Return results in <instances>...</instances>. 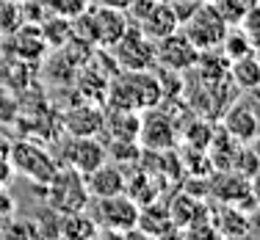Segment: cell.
Here are the masks:
<instances>
[{"instance_id":"18","label":"cell","mask_w":260,"mask_h":240,"mask_svg":"<svg viewBox=\"0 0 260 240\" xmlns=\"http://www.w3.org/2000/svg\"><path fill=\"white\" fill-rule=\"evenodd\" d=\"M210 226H213L216 235H224V237H235V235H246L249 232V213L246 210H238V207H221L219 210V218H208Z\"/></svg>"},{"instance_id":"25","label":"cell","mask_w":260,"mask_h":240,"mask_svg":"<svg viewBox=\"0 0 260 240\" xmlns=\"http://www.w3.org/2000/svg\"><path fill=\"white\" fill-rule=\"evenodd\" d=\"M9 149H11V141L0 133V163H9Z\"/></svg>"},{"instance_id":"14","label":"cell","mask_w":260,"mask_h":240,"mask_svg":"<svg viewBox=\"0 0 260 240\" xmlns=\"http://www.w3.org/2000/svg\"><path fill=\"white\" fill-rule=\"evenodd\" d=\"M86 188H89V196H111V193H122L125 190V169H119L116 163L105 160L94 171L83 174Z\"/></svg>"},{"instance_id":"23","label":"cell","mask_w":260,"mask_h":240,"mask_svg":"<svg viewBox=\"0 0 260 240\" xmlns=\"http://www.w3.org/2000/svg\"><path fill=\"white\" fill-rule=\"evenodd\" d=\"M50 14L55 17H64V20H75L78 14H83L89 9V0H42Z\"/></svg>"},{"instance_id":"12","label":"cell","mask_w":260,"mask_h":240,"mask_svg":"<svg viewBox=\"0 0 260 240\" xmlns=\"http://www.w3.org/2000/svg\"><path fill=\"white\" fill-rule=\"evenodd\" d=\"M136 25H139V30L147 39L158 42V39H164V36L175 33V30L180 28V20H177V11L172 3H152V9L147 11Z\"/></svg>"},{"instance_id":"1","label":"cell","mask_w":260,"mask_h":240,"mask_svg":"<svg viewBox=\"0 0 260 240\" xmlns=\"http://www.w3.org/2000/svg\"><path fill=\"white\" fill-rule=\"evenodd\" d=\"M160 83L155 72L150 69H119L105 86V105L108 108H127V110H147L160 105Z\"/></svg>"},{"instance_id":"10","label":"cell","mask_w":260,"mask_h":240,"mask_svg":"<svg viewBox=\"0 0 260 240\" xmlns=\"http://www.w3.org/2000/svg\"><path fill=\"white\" fill-rule=\"evenodd\" d=\"M61 157H64V166H72L80 174H89L100 163H105V146L97 141V135H70L61 144Z\"/></svg>"},{"instance_id":"7","label":"cell","mask_w":260,"mask_h":240,"mask_svg":"<svg viewBox=\"0 0 260 240\" xmlns=\"http://www.w3.org/2000/svg\"><path fill=\"white\" fill-rule=\"evenodd\" d=\"M114 61L119 69H152L155 66V42L147 39L136 22H130L122 39L114 45Z\"/></svg>"},{"instance_id":"20","label":"cell","mask_w":260,"mask_h":240,"mask_svg":"<svg viewBox=\"0 0 260 240\" xmlns=\"http://www.w3.org/2000/svg\"><path fill=\"white\" fill-rule=\"evenodd\" d=\"M221 55H224L227 61H235L241 58V55H249V53H257V45L246 36V30L241 25H230L224 33V39H221Z\"/></svg>"},{"instance_id":"28","label":"cell","mask_w":260,"mask_h":240,"mask_svg":"<svg viewBox=\"0 0 260 240\" xmlns=\"http://www.w3.org/2000/svg\"><path fill=\"white\" fill-rule=\"evenodd\" d=\"M3 221H6V218H0V229H3Z\"/></svg>"},{"instance_id":"27","label":"cell","mask_w":260,"mask_h":240,"mask_svg":"<svg viewBox=\"0 0 260 240\" xmlns=\"http://www.w3.org/2000/svg\"><path fill=\"white\" fill-rule=\"evenodd\" d=\"M155 3H175V0H155Z\"/></svg>"},{"instance_id":"9","label":"cell","mask_w":260,"mask_h":240,"mask_svg":"<svg viewBox=\"0 0 260 240\" xmlns=\"http://www.w3.org/2000/svg\"><path fill=\"white\" fill-rule=\"evenodd\" d=\"M197 58H200V50L185 39L180 28L155 42V66H164V69H172V72H185V69H194Z\"/></svg>"},{"instance_id":"16","label":"cell","mask_w":260,"mask_h":240,"mask_svg":"<svg viewBox=\"0 0 260 240\" xmlns=\"http://www.w3.org/2000/svg\"><path fill=\"white\" fill-rule=\"evenodd\" d=\"M227 77L233 80L235 89L255 91L257 83H260V61H257V53L241 55V58L230 61V66H227Z\"/></svg>"},{"instance_id":"19","label":"cell","mask_w":260,"mask_h":240,"mask_svg":"<svg viewBox=\"0 0 260 240\" xmlns=\"http://www.w3.org/2000/svg\"><path fill=\"white\" fill-rule=\"evenodd\" d=\"M139 215L152 218V224H150V221H139V224H136L139 235L160 237V235H169V232H175V221H172V213L166 210V207L152 205V207H147V210H141V207H139Z\"/></svg>"},{"instance_id":"17","label":"cell","mask_w":260,"mask_h":240,"mask_svg":"<svg viewBox=\"0 0 260 240\" xmlns=\"http://www.w3.org/2000/svg\"><path fill=\"white\" fill-rule=\"evenodd\" d=\"M58 235L67 240H89V237L100 235V229H97L94 218L89 213L78 210V213H67L58 218Z\"/></svg>"},{"instance_id":"26","label":"cell","mask_w":260,"mask_h":240,"mask_svg":"<svg viewBox=\"0 0 260 240\" xmlns=\"http://www.w3.org/2000/svg\"><path fill=\"white\" fill-rule=\"evenodd\" d=\"M197 3H216V0H197Z\"/></svg>"},{"instance_id":"11","label":"cell","mask_w":260,"mask_h":240,"mask_svg":"<svg viewBox=\"0 0 260 240\" xmlns=\"http://www.w3.org/2000/svg\"><path fill=\"white\" fill-rule=\"evenodd\" d=\"M221 127L227 130V135H233L238 144H255L257 141V110H255V100L246 97L238 100L233 105H227V113L221 119Z\"/></svg>"},{"instance_id":"6","label":"cell","mask_w":260,"mask_h":240,"mask_svg":"<svg viewBox=\"0 0 260 240\" xmlns=\"http://www.w3.org/2000/svg\"><path fill=\"white\" fill-rule=\"evenodd\" d=\"M80 25H86V36H89L94 45L103 47H114L122 39V33L130 25V17L122 9H111V6H94V9H86L83 14H78Z\"/></svg>"},{"instance_id":"8","label":"cell","mask_w":260,"mask_h":240,"mask_svg":"<svg viewBox=\"0 0 260 240\" xmlns=\"http://www.w3.org/2000/svg\"><path fill=\"white\" fill-rule=\"evenodd\" d=\"M177 141V122L172 113L160 110L158 105L147 108V113L139 122V144L150 152H164L172 149Z\"/></svg>"},{"instance_id":"21","label":"cell","mask_w":260,"mask_h":240,"mask_svg":"<svg viewBox=\"0 0 260 240\" xmlns=\"http://www.w3.org/2000/svg\"><path fill=\"white\" fill-rule=\"evenodd\" d=\"M216 9L227 20V25H238L249 11L257 9V0H216Z\"/></svg>"},{"instance_id":"3","label":"cell","mask_w":260,"mask_h":240,"mask_svg":"<svg viewBox=\"0 0 260 240\" xmlns=\"http://www.w3.org/2000/svg\"><path fill=\"white\" fill-rule=\"evenodd\" d=\"M91 218H94L100 235H139L136 221H139V202L122 193L97 196L91 205Z\"/></svg>"},{"instance_id":"2","label":"cell","mask_w":260,"mask_h":240,"mask_svg":"<svg viewBox=\"0 0 260 240\" xmlns=\"http://www.w3.org/2000/svg\"><path fill=\"white\" fill-rule=\"evenodd\" d=\"M39 188L45 190V205L50 207V210H55L58 215L86 210L89 202H91L83 174H80L78 169H72V166H64V163H58V169L53 171V177Z\"/></svg>"},{"instance_id":"13","label":"cell","mask_w":260,"mask_h":240,"mask_svg":"<svg viewBox=\"0 0 260 240\" xmlns=\"http://www.w3.org/2000/svg\"><path fill=\"white\" fill-rule=\"evenodd\" d=\"M139 110L127 108H108L103 110V130L108 133L111 141H139Z\"/></svg>"},{"instance_id":"5","label":"cell","mask_w":260,"mask_h":240,"mask_svg":"<svg viewBox=\"0 0 260 240\" xmlns=\"http://www.w3.org/2000/svg\"><path fill=\"white\" fill-rule=\"evenodd\" d=\"M9 166L14 174H22L28 180L45 185L53 177V171L58 169V160L47 152V146L36 144L34 138H20V141H11Z\"/></svg>"},{"instance_id":"22","label":"cell","mask_w":260,"mask_h":240,"mask_svg":"<svg viewBox=\"0 0 260 240\" xmlns=\"http://www.w3.org/2000/svg\"><path fill=\"white\" fill-rule=\"evenodd\" d=\"M3 237H39V229H36L34 218H17V215H9L3 221V229H0Z\"/></svg>"},{"instance_id":"4","label":"cell","mask_w":260,"mask_h":240,"mask_svg":"<svg viewBox=\"0 0 260 240\" xmlns=\"http://www.w3.org/2000/svg\"><path fill=\"white\" fill-rule=\"evenodd\" d=\"M227 20L219 14L216 3H197V9L180 22V30L197 50H216L227 33Z\"/></svg>"},{"instance_id":"24","label":"cell","mask_w":260,"mask_h":240,"mask_svg":"<svg viewBox=\"0 0 260 240\" xmlns=\"http://www.w3.org/2000/svg\"><path fill=\"white\" fill-rule=\"evenodd\" d=\"M91 3H94V6H111V9H122V11H125L133 0H91Z\"/></svg>"},{"instance_id":"15","label":"cell","mask_w":260,"mask_h":240,"mask_svg":"<svg viewBox=\"0 0 260 240\" xmlns=\"http://www.w3.org/2000/svg\"><path fill=\"white\" fill-rule=\"evenodd\" d=\"M61 125H64V130L70 135H97L103 133V110L83 102V105H75L67 110Z\"/></svg>"}]
</instances>
